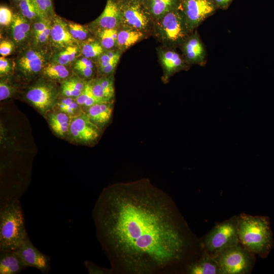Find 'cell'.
Wrapping results in <instances>:
<instances>
[{
	"label": "cell",
	"mask_w": 274,
	"mask_h": 274,
	"mask_svg": "<svg viewBox=\"0 0 274 274\" xmlns=\"http://www.w3.org/2000/svg\"><path fill=\"white\" fill-rule=\"evenodd\" d=\"M238 218L233 216L217 224L200 242L202 251L214 257L222 251L239 244Z\"/></svg>",
	"instance_id": "obj_5"
},
{
	"label": "cell",
	"mask_w": 274,
	"mask_h": 274,
	"mask_svg": "<svg viewBox=\"0 0 274 274\" xmlns=\"http://www.w3.org/2000/svg\"><path fill=\"white\" fill-rule=\"evenodd\" d=\"M15 89L8 82L1 79L0 81V100L10 97L14 93Z\"/></svg>",
	"instance_id": "obj_40"
},
{
	"label": "cell",
	"mask_w": 274,
	"mask_h": 274,
	"mask_svg": "<svg viewBox=\"0 0 274 274\" xmlns=\"http://www.w3.org/2000/svg\"><path fill=\"white\" fill-rule=\"evenodd\" d=\"M56 96L55 87L49 83L40 82L29 88L25 97L32 105L44 112L53 105Z\"/></svg>",
	"instance_id": "obj_12"
},
{
	"label": "cell",
	"mask_w": 274,
	"mask_h": 274,
	"mask_svg": "<svg viewBox=\"0 0 274 274\" xmlns=\"http://www.w3.org/2000/svg\"><path fill=\"white\" fill-rule=\"evenodd\" d=\"M122 53L117 48L105 50L95 61L98 77L114 75Z\"/></svg>",
	"instance_id": "obj_19"
},
{
	"label": "cell",
	"mask_w": 274,
	"mask_h": 274,
	"mask_svg": "<svg viewBox=\"0 0 274 274\" xmlns=\"http://www.w3.org/2000/svg\"><path fill=\"white\" fill-rule=\"evenodd\" d=\"M117 1H135V2H142L143 0H117Z\"/></svg>",
	"instance_id": "obj_45"
},
{
	"label": "cell",
	"mask_w": 274,
	"mask_h": 274,
	"mask_svg": "<svg viewBox=\"0 0 274 274\" xmlns=\"http://www.w3.org/2000/svg\"><path fill=\"white\" fill-rule=\"evenodd\" d=\"M57 106L61 112L70 116L77 112L80 105L75 98L65 97L57 103Z\"/></svg>",
	"instance_id": "obj_37"
},
{
	"label": "cell",
	"mask_w": 274,
	"mask_h": 274,
	"mask_svg": "<svg viewBox=\"0 0 274 274\" xmlns=\"http://www.w3.org/2000/svg\"><path fill=\"white\" fill-rule=\"evenodd\" d=\"M42 18L52 19L55 15L52 0H31Z\"/></svg>",
	"instance_id": "obj_35"
},
{
	"label": "cell",
	"mask_w": 274,
	"mask_h": 274,
	"mask_svg": "<svg viewBox=\"0 0 274 274\" xmlns=\"http://www.w3.org/2000/svg\"><path fill=\"white\" fill-rule=\"evenodd\" d=\"M80 56L81 51L78 43L53 52L50 61L70 66Z\"/></svg>",
	"instance_id": "obj_26"
},
{
	"label": "cell",
	"mask_w": 274,
	"mask_h": 274,
	"mask_svg": "<svg viewBox=\"0 0 274 274\" xmlns=\"http://www.w3.org/2000/svg\"><path fill=\"white\" fill-rule=\"evenodd\" d=\"M188 274H220L214 257L203 251L201 256L190 263L185 271Z\"/></svg>",
	"instance_id": "obj_20"
},
{
	"label": "cell",
	"mask_w": 274,
	"mask_h": 274,
	"mask_svg": "<svg viewBox=\"0 0 274 274\" xmlns=\"http://www.w3.org/2000/svg\"><path fill=\"white\" fill-rule=\"evenodd\" d=\"M52 51L50 47H36L31 45L22 50L15 60L16 69L26 77L42 72L50 61Z\"/></svg>",
	"instance_id": "obj_7"
},
{
	"label": "cell",
	"mask_w": 274,
	"mask_h": 274,
	"mask_svg": "<svg viewBox=\"0 0 274 274\" xmlns=\"http://www.w3.org/2000/svg\"><path fill=\"white\" fill-rule=\"evenodd\" d=\"M179 8L192 32L217 9L212 0H180Z\"/></svg>",
	"instance_id": "obj_9"
},
{
	"label": "cell",
	"mask_w": 274,
	"mask_h": 274,
	"mask_svg": "<svg viewBox=\"0 0 274 274\" xmlns=\"http://www.w3.org/2000/svg\"><path fill=\"white\" fill-rule=\"evenodd\" d=\"M12 3H13L16 5L18 4L19 2L23 0H11Z\"/></svg>",
	"instance_id": "obj_44"
},
{
	"label": "cell",
	"mask_w": 274,
	"mask_h": 274,
	"mask_svg": "<svg viewBox=\"0 0 274 274\" xmlns=\"http://www.w3.org/2000/svg\"><path fill=\"white\" fill-rule=\"evenodd\" d=\"M26 268L15 251L0 252V274H17Z\"/></svg>",
	"instance_id": "obj_25"
},
{
	"label": "cell",
	"mask_w": 274,
	"mask_h": 274,
	"mask_svg": "<svg viewBox=\"0 0 274 274\" xmlns=\"http://www.w3.org/2000/svg\"><path fill=\"white\" fill-rule=\"evenodd\" d=\"M79 44L80 47L81 56L95 61L105 50L94 36L79 43Z\"/></svg>",
	"instance_id": "obj_30"
},
{
	"label": "cell",
	"mask_w": 274,
	"mask_h": 274,
	"mask_svg": "<svg viewBox=\"0 0 274 274\" xmlns=\"http://www.w3.org/2000/svg\"><path fill=\"white\" fill-rule=\"evenodd\" d=\"M153 31L163 46L180 47L193 32L189 28L179 8L172 10L154 21Z\"/></svg>",
	"instance_id": "obj_4"
},
{
	"label": "cell",
	"mask_w": 274,
	"mask_h": 274,
	"mask_svg": "<svg viewBox=\"0 0 274 274\" xmlns=\"http://www.w3.org/2000/svg\"><path fill=\"white\" fill-rule=\"evenodd\" d=\"M16 6L17 12L32 23L42 18L31 0H23Z\"/></svg>",
	"instance_id": "obj_33"
},
{
	"label": "cell",
	"mask_w": 274,
	"mask_h": 274,
	"mask_svg": "<svg viewBox=\"0 0 274 274\" xmlns=\"http://www.w3.org/2000/svg\"><path fill=\"white\" fill-rule=\"evenodd\" d=\"M29 238L20 199L0 207V252L15 251Z\"/></svg>",
	"instance_id": "obj_3"
},
{
	"label": "cell",
	"mask_w": 274,
	"mask_h": 274,
	"mask_svg": "<svg viewBox=\"0 0 274 274\" xmlns=\"http://www.w3.org/2000/svg\"><path fill=\"white\" fill-rule=\"evenodd\" d=\"M84 265L89 274H111L110 268L100 267L90 261H85Z\"/></svg>",
	"instance_id": "obj_39"
},
{
	"label": "cell",
	"mask_w": 274,
	"mask_h": 274,
	"mask_svg": "<svg viewBox=\"0 0 274 274\" xmlns=\"http://www.w3.org/2000/svg\"><path fill=\"white\" fill-rule=\"evenodd\" d=\"M89 82L92 92L99 102L113 100L115 96L114 75L93 78Z\"/></svg>",
	"instance_id": "obj_18"
},
{
	"label": "cell",
	"mask_w": 274,
	"mask_h": 274,
	"mask_svg": "<svg viewBox=\"0 0 274 274\" xmlns=\"http://www.w3.org/2000/svg\"><path fill=\"white\" fill-rule=\"evenodd\" d=\"M72 71L83 79H92L97 73L95 60L83 56L78 57L72 65Z\"/></svg>",
	"instance_id": "obj_27"
},
{
	"label": "cell",
	"mask_w": 274,
	"mask_h": 274,
	"mask_svg": "<svg viewBox=\"0 0 274 274\" xmlns=\"http://www.w3.org/2000/svg\"><path fill=\"white\" fill-rule=\"evenodd\" d=\"M49 121L51 128L58 135L63 136L69 132L71 120L68 114L62 112L51 114Z\"/></svg>",
	"instance_id": "obj_31"
},
{
	"label": "cell",
	"mask_w": 274,
	"mask_h": 274,
	"mask_svg": "<svg viewBox=\"0 0 274 274\" xmlns=\"http://www.w3.org/2000/svg\"><path fill=\"white\" fill-rule=\"evenodd\" d=\"M51 19L41 18L32 23L30 45L36 47L49 46Z\"/></svg>",
	"instance_id": "obj_22"
},
{
	"label": "cell",
	"mask_w": 274,
	"mask_h": 274,
	"mask_svg": "<svg viewBox=\"0 0 274 274\" xmlns=\"http://www.w3.org/2000/svg\"><path fill=\"white\" fill-rule=\"evenodd\" d=\"M117 1L122 12L121 26L133 28L147 35L153 30L154 22L142 2Z\"/></svg>",
	"instance_id": "obj_8"
},
{
	"label": "cell",
	"mask_w": 274,
	"mask_h": 274,
	"mask_svg": "<svg viewBox=\"0 0 274 274\" xmlns=\"http://www.w3.org/2000/svg\"><path fill=\"white\" fill-rule=\"evenodd\" d=\"M71 71L69 66L50 61L44 68L42 73L51 80L63 81L71 77Z\"/></svg>",
	"instance_id": "obj_32"
},
{
	"label": "cell",
	"mask_w": 274,
	"mask_h": 274,
	"mask_svg": "<svg viewBox=\"0 0 274 274\" xmlns=\"http://www.w3.org/2000/svg\"><path fill=\"white\" fill-rule=\"evenodd\" d=\"M147 35L141 31L120 26L118 31L116 48L124 52L145 39Z\"/></svg>",
	"instance_id": "obj_24"
},
{
	"label": "cell",
	"mask_w": 274,
	"mask_h": 274,
	"mask_svg": "<svg viewBox=\"0 0 274 274\" xmlns=\"http://www.w3.org/2000/svg\"><path fill=\"white\" fill-rule=\"evenodd\" d=\"M180 47L184 59L188 65L204 63L206 51L197 32L191 33Z\"/></svg>",
	"instance_id": "obj_17"
},
{
	"label": "cell",
	"mask_w": 274,
	"mask_h": 274,
	"mask_svg": "<svg viewBox=\"0 0 274 274\" xmlns=\"http://www.w3.org/2000/svg\"><path fill=\"white\" fill-rule=\"evenodd\" d=\"M100 129L91 121L87 113H82L71 120L68 132L71 136L77 141L90 143L98 138Z\"/></svg>",
	"instance_id": "obj_10"
},
{
	"label": "cell",
	"mask_w": 274,
	"mask_h": 274,
	"mask_svg": "<svg viewBox=\"0 0 274 274\" xmlns=\"http://www.w3.org/2000/svg\"><path fill=\"white\" fill-rule=\"evenodd\" d=\"M142 3L153 22L180 6V0H143Z\"/></svg>",
	"instance_id": "obj_21"
},
{
	"label": "cell",
	"mask_w": 274,
	"mask_h": 274,
	"mask_svg": "<svg viewBox=\"0 0 274 274\" xmlns=\"http://www.w3.org/2000/svg\"><path fill=\"white\" fill-rule=\"evenodd\" d=\"M78 44L71 35L67 21L55 15L51 19L49 46L52 52Z\"/></svg>",
	"instance_id": "obj_14"
},
{
	"label": "cell",
	"mask_w": 274,
	"mask_h": 274,
	"mask_svg": "<svg viewBox=\"0 0 274 274\" xmlns=\"http://www.w3.org/2000/svg\"><path fill=\"white\" fill-rule=\"evenodd\" d=\"M113 106V100L97 102L88 108L87 114L92 122L101 128L110 121Z\"/></svg>",
	"instance_id": "obj_23"
},
{
	"label": "cell",
	"mask_w": 274,
	"mask_h": 274,
	"mask_svg": "<svg viewBox=\"0 0 274 274\" xmlns=\"http://www.w3.org/2000/svg\"><path fill=\"white\" fill-rule=\"evenodd\" d=\"M122 12L118 1L107 0L101 14L87 26L90 31L97 29L115 28L121 26Z\"/></svg>",
	"instance_id": "obj_13"
},
{
	"label": "cell",
	"mask_w": 274,
	"mask_h": 274,
	"mask_svg": "<svg viewBox=\"0 0 274 274\" xmlns=\"http://www.w3.org/2000/svg\"><path fill=\"white\" fill-rule=\"evenodd\" d=\"M174 49L164 46L157 49V55L163 70L165 81L176 73L186 70L189 66L183 55Z\"/></svg>",
	"instance_id": "obj_15"
},
{
	"label": "cell",
	"mask_w": 274,
	"mask_h": 274,
	"mask_svg": "<svg viewBox=\"0 0 274 274\" xmlns=\"http://www.w3.org/2000/svg\"><path fill=\"white\" fill-rule=\"evenodd\" d=\"M119 27L97 29L91 31V32L105 50H110L116 48L118 31Z\"/></svg>",
	"instance_id": "obj_29"
},
{
	"label": "cell",
	"mask_w": 274,
	"mask_h": 274,
	"mask_svg": "<svg viewBox=\"0 0 274 274\" xmlns=\"http://www.w3.org/2000/svg\"><path fill=\"white\" fill-rule=\"evenodd\" d=\"M16 49L15 45L11 40H3L0 43V54L6 57L11 55Z\"/></svg>",
	"instance_id": "obj_41"
},
{
	"label": "cell",
	"mask_w": 274,
	"mask_h": 274,
	"mask_svg": "<svg viewBox=\"0 0 274 274\" xmlns=\"http://www.w3.org/2000/svg\"><path fill=\"white\" fill-rule=\"evenodd\" d=\"M111 274L185 273L193 242L174 201L149 179L105 188L92 214Z\"/></svg>",
	"instance_id": "obj_1"
},
{
	"label": "cell",
	"mask_w": 274,
	"mask_h": 274,
	"mask_svg": "<svg viewBox=\"0 0 274 274\" xmlns=\"http://www.w3.org/2000/svg\"><path fill=\"white\" fill-rule=\"evenodd\" d=\"M13 67V63L11 62L10 59L4 56H1L0 57L1 77L9 74L12 71Z\"/></svg>",
	"instance_id": "obj_42"
},
{
	"label": "cell",
	"mask_w": 274,
	"mask_h": 274,
	"mask_svg": "<svg viewBox=\"0 0 274 274\" xmlns=\"http://www.w3.org/2000/svg\"><path fill=\"white\" fill-rule=\"evenodd\" d=\"M214 257L220 274H248L255 263V254L240 244L222 251Z\"/></svg>",
	"instance_id": "obj_6"
},
{
	"label": "cell",
	"mask_w": 274,
	"mask_h": 274,
	"mask_svg": "<svg viewBox=\"0 0 274 274\" xmlns=\"http://www.w3.org/2000/svg\"><path fill=\"white\" fill-rule=\"evenodd\" d=\"M237 218L239 244L254 254L267 257L273 245L268 217L242 213Z\"/></svg>",
	"instance_id": "obj_2"
},
{
	"label": "cell",
	"mask_w": 274,
	"mask_h": 274,
	"mask_svg": "<svg viewBox=\"0 0 274 274\" xmlns=\"http://www.w3.org/2000/svg\"><path fill=\"white\" fill-rule=\"evenodd\" d=\"M67 25L71 35L78 43L93 36L87 25L68 21Z\"/></svg>",
	"instance_id": "obj_34"
},
{
	"label": "cell",
	"mask_w": 274,
	"mask_h": 274,
	"mask_svg": "<svg viewBox=\"0 0 274 274\" xmlns=\"http://www.w3.org/2000/svg\"><path fill=\"white\" fill-rule=\"evenodd\" d=\"M32 23L24 18L18 12L14 13L10 26L11 40L16 49L21 51L30 46L32 38Z\"/></svg>",
	"instance_id": "obj_16"
},
{
	"label": "cell",
	"mask_w": 274,
	"mask_h": 274,
	"mask_svg": "<svg viewBox=\"0 0 274 274\" xmlns=\"http://www.w3.org/2000/svg\"><path fill=\"white\" fill-rule=\"evenodd\" d=\"M14 13L11 10L5 6L0 7V24L3 27L10 26L13 19Z\"/></svg>",
	"instance_id": "obj_38"
},
{
	"label": "cell",
	"mask_w": 274,
	"mask_h": 274,
	"mask_svg": "<svg viewBox=\"0 0 274 274\" xmlns=\"http://www.w3.org/2000/svg\"><path fill=\"white\" fill-rule=\"evenodd\" d=\"M15 251L26 268H36L43 273L50 272V257L39 250L29 238Z\"/></svg>",
	"instance_id": "obj_11"
},
{
	"label": "cell",
	"mask_w": 274,
	"mask_h": 274,
	"mask_svg": "<svg viewBox=\"0 0 274 274\" xmlns=\"http://www.w3.org/2000/svg\"><path fill=\"white\" fill-rule=\"evenodd\" d=\"M87 81L78 76L70 77L62 81L61 93L65 97L76 98L82 92Z\"/></svg>",
	"instance_id": "obj_28"
},
{
	"label": "cell",
	"mask_w": 274,
	"mask_h": 274,
	"mask_svg": "<svg viewBox=\"0 0 274 274\" xmlns=\"http://www.w3.org/2000/svg\"><path fill=\"white\" fill-rule=\"evenodd\" d=\"M216 7L220 9H226L233 0H212Z\"/></svg>",
	"instance_id": "obj_43"
},
{
	"label": "cell",
	"mask_w": 274,
	"mask_h": 274,
	"mask_svg": "<svg viewBox=\"0 0 274 274\" xmlns=\"http://www.w3.org/2000/svg\"><path fill=\"white\" fill-rule=\"evenodd\" d=\"M75 100L80 106L87 108L99 102L92 92L89 81H87L84 89Z\"/></svg>",
	"instance_id": "obj_36"
}]
</instances>
